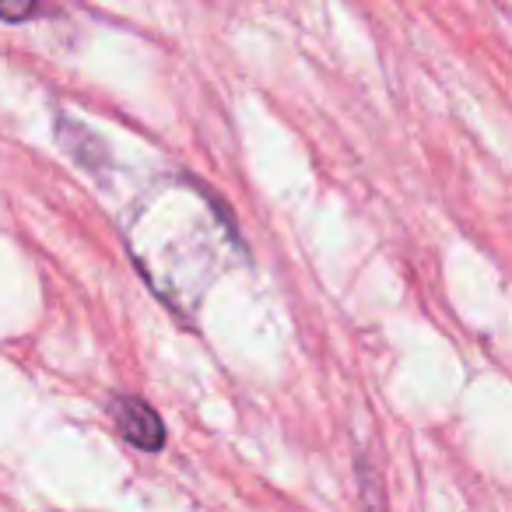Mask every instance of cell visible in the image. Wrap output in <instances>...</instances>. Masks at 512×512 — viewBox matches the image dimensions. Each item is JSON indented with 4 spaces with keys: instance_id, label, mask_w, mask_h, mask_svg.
<instances>
[{
    "instance_id": "1",
    "label": "cell",
    "mask_w": 512,
    "mask_h": 512,
    "mask_svg": "<svg viewBox=\"0 0 512 512\" xmlns=\"http://www.w3.org/2000/svg\"><path fill=\"white\" fill-rule=\"evenodd\" d=\"M109 418H113L116 432H120L130 446L144 449V453H158V449L165 446V425L148 400L130 397V393H116V397L109 400Z\"/></svg>"
},
{
    "instance_id": "3",
    "label": "cell",
    "mask_w": 512,
    "mask_h": 512,
    "mask_svg": "<svg viewBox=\"0 0 512 512\" xmlns=\"http://www.w3.org/2000/svg\"><path fill=\"white\" fill-rule=\"evenodd\" d=\"M362 491H365V512H383V498H379V484L365 477V481H362Z\"/></svg>"
},
{
    "instance_id": "2",
    "label": "cell",
    "mask_w": 512,
    "mask_h": 512,
    "mask_svg": "<svg viewBox=\"0 0 512 512\" xmlns=\"http://www.w3.org/2000/svg\"><path fill=\"white\" fill-rule=\"evenodd\" d=\"M39 4H0V22H25L39 15Z\"/></svg>"
}]
</instances>
